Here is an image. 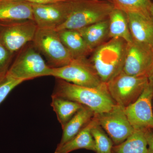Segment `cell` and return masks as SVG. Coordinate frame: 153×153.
<instances>
[{"mask_svg":"<svg viewBox=\"0 0 153 153\" xmlns=\"http://www.w3.org/2000/svg\"><path fill=\"white\" fill-rule=\"evenodd\" d=\"M112 153H114L113 152Z\"/></svg>","mask_w":153,"mask_h":153,"instance_id":"obj_31","label":"cell"},{"mask_svg":"<svg viewBox=\"0 0 153 153\" xmlns=\"http://www.w3.org/2000/svg\"><path fill=\"white\" fill-rule=\"evenodd\" d=\"M128 43L111 38L94 49L88 59L101 81L109 82L123 70Z\"/></svg>","mask_w":153,"mask_h":153,"instance_id":"obj_2","label":"cell"},{"mask_svg":"<svg viewBox=\"0 0 153 153\" xmlns=\"http://www.w3.org/2000/svg\"><path fill=\"white\" fill-rule=\"evenodd\" d=\"M99 125L108 135L114 145L123 142L133 132L125 108L116 104L109 111L95 114Z\"/></svg>","mask_w":153,"mask_h":153,"instance_id":"obj_10","label":"cell"},{"mask_svg":"<svg viewBox=\"0 0 153 153\" xmlns=\"http://www.w3.org/2000/svg\"><path fill=\"white\" fill-rule=\"evenodd\" d=\"M51 106L55 111L62 128L71 118L84 106L76 102L59 97L51 96Z\"/></svg>","mask_w":153,"mask_h":153,"instance_id":"obj_21","label":"cell"},{"mask_svg":"<svg viewBox=\"0 0 153 153\" xmlns=\"http://www.w3.org/2000/svg\"><path fill=\"white\" fill-rule=\"evenodd\" d=\"M147 129L134 130L133 133L121 143L114 145V153H148L146 136Z\"/></svg>","mask_w":153,"mask_h":153,"instance_id":"obj_20","label":"cell"},{"mask_svg":"<svg viewBox=\"0 0 153 153\" xmlns=\"http://www.w3.org/2000/svg\"><path fill=\"white\" fill-rule=\"evenodd\" d=\"M15 55L0 42V82L7 73Z\"/></svg>","mask_w":153,"mask_h":153,"instance_id":"obj_24","label":"cell"},{"mask_svg":"<svg viewBox=\"0 0 153 153\" xmlns=\"http://www.w3.org/2000/svg\"><path fill=\"white\" fill-rule=\"evenodd\" d=\"M77 0L47 4H32L34 20L39 28L56 30L70 16Z\"/></svg>","mask_w":153,"mask_h":153,"instance_id":"obj_9","label":"cell"},{"mask_svg":"<svg viewBox=\"0 0 153 153\" xmlns=\"http://www.w3.org/2000/svg\"><path fill=\"white\" fill-rule=\"evenodd\" d=\"M114 8L108 0H77L68 19L56 30H78L104 21Z\"/></svg>","mask_w":153,"mask_h":153,"instance_id":"obj_3","label":"cell"},{"mask_svg":"<svg viewBox=\"0 0 153 153\" xmlns=\"http://www.w3.org/2000/svg\"><path fill=\"white\" fill-rule=\"evenodd\" d=\"M38 28L31 20L0 24V42L16 55L33 41Z\"/></svg>","mask_w":153,"mask_h":153,"instance_id":"obj_8","label":"cell"},{"mask_svg":"<svg viewBox=\"0 0 153 153\" xmlns=\"http://www.w3.org/2000/svg\"><path fill=\"white\" fill-rule=\"evenodd\" d=\"M148 82L147 76H131L122 71L106 84L116 104L125 108L137 100Z\"/></svg>","mask_w":153,"mask_h":153,"instance_id":"obj_7","label":"cell"},{"mask_svg":"<svg viewBox=\"0 0 153 153\" xmlns=\"http://www.w3.org/2000/svg\"><path fill=\"white\" fill-rule=\"evenodd\" d=\"M95 143L96 153H112L113 143L103 128L99 125L98 122L91 130Z\"/></svg>","mask_w":153,"mask_h":153,"instance_id":"obj_22","label":"cell"},{"mask_svg":"<svg viewBox=\"0 0 153 153\" xmlns=\"http://www.w3.org/2000/svg\"><path fill=\"white\" fill-rule=\"evenodd\" d=\"M31 4H47L49 3L57 2L64 1H70V0H24Z\"/></svg>","mask_w":153,"mask_h":153,"instance_id":"obj_27","label":"cell"},{"mask_svg":"<svg viewBox=\"0 0 153 153\" xmlns=\"http://www.w3.org/2000/svg\"><path fill=\"white\" fill-rule=\"evenodd\" d=\"M108 25V19L77 30L93 51L110 39Z\"/></svg>","mask_w":153,"mask_h":153,"instance_id":"obj_18","label":"cell"},{"mask_svg":"<svg viewBox=\"0 0 153 153\" xmlns=\"http://www.w3.org/2000/svg\"><path fill=\"white\" fill-rule=\"evenodd\" d=\"M17 54L7 74L23 82L51 76L52 68L45 63L39 51L30 42Z\"/></svg>","mask_w":153,"mask_h":153,"instance_id":"obj_4","label":"cell"},{"mask_svg":"<svg viewBox=\"0 0 153 153\" xmlns=\"http://www.w3.org/2000/svg\"><path fill=\"white\" fill-rule=\"evenodd\" d=\"M126 13L133 41L153 49V17L149 10Z\"/></svg>","mask_w":153,"mask_h":153,"instance_id":"obj_13","label":"cell"},{"mask_svg":"<svg viewBox=\"0 0 153 153\" xmlns=\"http://www.w3.org/2000/svg\"><path fill=\"white\" fill-rule=\"evenodd\" d=\"M152 130L147 129L146 131L148 153H153V131Z\"/></svg>","mask_w":153,"mask_h":153,"instance_id":"obj_26","label":"cell"},{"mask_svg":"<svg viewBox=\"0 0 153 153\" xmlns=\"http://www.w3.org/2000/svg\"><path fill=\"white\" fill-rule=\"evenodd\" d=\"M57 31L62 43L74 59L87 57L93 52L78 30H63Z\"/></svg>","mask_w":153,"mask_h":153,"instance_id":"obj_17","label":"cell"},{"mask_svg":"<svg viewBox=\"0 0 153 153\" xmlns=\"http://www.w3.org/2000/svg\"><path fill=\"white\" fill-rule=\"evenodd\" d=\"M148 79H149V82L153 85V68L148 76Z\"/></svg>","mask_w":153,"mask_h":153,"instance_id":"obj_28","label":"cell"},{"mask_svg":"<svg viewBox=\"0 0 153 153\" xmlns=\"http://www.w3.org/2000/svg\"><path fill=\"white\" fill-rule=\"evenodd\" d=\"M51 76L85 87H101L106 84L101 81L87 57L74 59L66 66L52 68Z\"/></svg>","mask_w":153,"mask_h":153,"instance_id":"obj_6","label":"cell"},{"mask_svg":"<svg viewBox=\"0 0 153 153\" xmlns=\"http://www.w3.org/2000/svg\"><path fill=\"white\" fill-rule=\"evenodd\" d=\"M153 68V48L134 41L128 43L123 70L124 73L148 77Z\"/></svg>","mask_w":153,"mask_h":153,"instance_id":"obj_12","label":"cell"},{"mask_svg":"<svg viewBox=\"0 0 153 153\" xmlns=\"http://www.w3.org/2000/svg\"><path fill=\"white\" fill-rule=\"evenodd\" d=\"M32 43L51 68L66 66L74 59L55 29L38 28Z\"/></svg>","mask_w":153,"mask_h":153,"instance_id":"obj_5","label":"cell"},{"mask_svg":"<svg viewBox=\"0 0 153 153\" xmlns=\"http://www.w3.org/2000/svg\"><path fill=\"white\" fill-rule=\"evenodd\" d=\"M109 38H120L128 43L132 42L126 13L119 9L114 8L108 17Z\"/></svg>","mask_w":153,"mask_h":153,"instance_id":"obj_19","label":"cell"},{"mask_svg":"<svg viewBox=\"0 0 153 153\" xmlns=\"http://www.w3.org/2000/svg\"><path fill=\"white\" fill-rule=\"evenodd\" d=\"M34 20L32 4L24 0H1L0 24Z\"/></svg>","mask_w":153,"mask_h":153,"instance_id":"obj_14","label":"cell"},{"mask_svg":"<svg viewBox=\"0 0 153 153\" xmlns=\"http://www.w3.org/2000/svg\"><path fill=\"white\" fill-rule=\"evenodd\" d=\"M0 1H1V0H0Z\"/></svg>","mask_w":153,"mask_h":153,"instance_id":"obj_32","label":"cell"},{"mask_svg":"<svg viewBox=\"0 0 153 153\" xmlns=\"http://www.w3.org/2000/svg\"><path fill=\"white\" fill-rule=\"evenodd\" d=\"M95 115L92 110L83 106L62 128V137L57 146H62L76 136L92 120Z\"/></svg>","mask_w":153,"mask_h":153,"instance_id":"obj_16","label":"cell"},{"mask_svg":"<svg viewBox=\"0 0 153 153\" xmlns=\"http://www.w3.org/2000/svg\"></svg>","mask_w":153,"mask_h":153,"instance_id":"obj_30","label":"cell"},{"mask_svg":"<svg viewBox=\"0 0 153 153\" xmlns=\"http://www.w3.org/2000/svg\"><path fill=\"white\" fill-rule=\"evenodd\" d=\"M23 81L6 74L0 82V105L6 99L11 91Z\"/></svg>","mask_w":153,"mask_h":153,"instance_id":"obj_25","label":"cell"},{"mask_svg":"<svg viewBox=\"0 0 153 153\" xmlns=\"http://www.w3.org/2000/svg\"><path fill=\"white\" fill-rule=\"evenodd\" d=\"M52 96L80 103L92 110L95 114L107 112L116 104L110 95L106 84L101 87H88L56 78Z\"/></svg>","mask_w":153,"mask_h":153,"instance_id":"obj_1","label":"cell"},{"mask_svg":"<svg viewBox=\"0 0 153 153\" xmlns=\"http://www.w3.org/2000/svg\"><path fill=\"white\" fill-rule=\"evenodd\" d=\"M149 12L150 13L152 16L153 17V2H151L149 6V9H148Z\"/></svg>","mask_w":153,"mask_h":153,"instance_id":"obj_29","label":"cell"},{"mask_svg":"<svg viewBox=\"0 0 153 153\" xmlns=\"http://www.w3.org/2000/svg\"><path fill=\"white\" fill-rule=\"evenodd\" d=\"M97 122L95 115L92 120L76 136L62 146H57L54 153H69L80 149L95 152V143L91 130Z\"/></svg>","mask_w":153,"mask_h":153,"instance_id":"obj_15","label":"cell"},{"mask_svg":"<svg viewBox=\"0 0 153 153\" xmlns=\"http://www.w3.org/2000/svg\"><path fill=\"white\" fill-rule=\"evenodd\" d=\"M153 85L149 82L133 103L125 108L134 130L153 129Z\"/></svg>","mask_w":153,"mask_h":153,"instance_id":"obj_11","label":"cell"},{"mask_svg":"<svg viewBox=\"0 0 153 153\" xmlns=\"http://www.w3.org/2000/svg\"><path fill=\"white\" fill-rule=\"evenodd\" d=\"M114 8L126 13L148 10L151 0H108Z\"/></svg>","mask_w":153,"mask_h":153,"instance_id":"obj_23","label":"cell"}]
</instances>
